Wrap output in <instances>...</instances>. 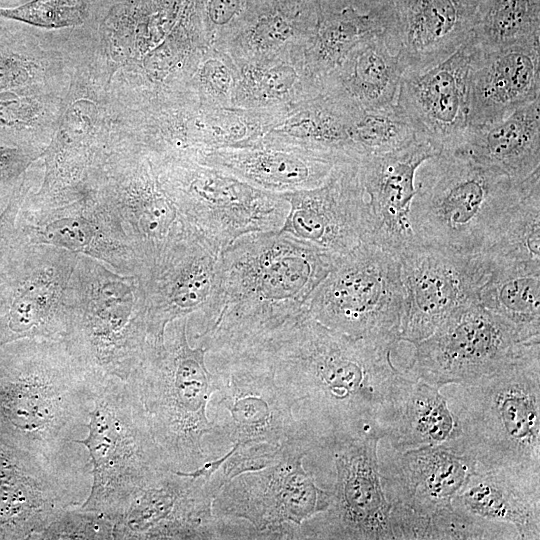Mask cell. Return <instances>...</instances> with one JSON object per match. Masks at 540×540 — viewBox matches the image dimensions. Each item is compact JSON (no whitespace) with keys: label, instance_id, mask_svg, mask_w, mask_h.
<instances>
[{"label":"cell","instance_id":"9a60e30c","mask_svg":"<svg viewBox=\"0 0 540 540\" xmlns=\"http://www.w3.org/2000/svg\"><path fill=\"white\" fill-rule=\"evenodd\" d=\"M221 250L194 231L175 243L151 269L147 284L148 342L164 344L168 323L195 314L198 340L217 318Z\"/></svg>","mask_w":540,"mask_h":540},{"label":"cell","instance_id":"484cf974","mask_svg":"<svg viewBox=\"0 0 540 540\" xmlns=\"http://www.w3.org/2000/svg\"><path fill=\"white\" fill-rule=\"evenodd\" d=\"M361 109L327 76L312 94L288 109L283 120L269 132L357 160L351 129Z\"/></svg>","mask_w":540,"mask_h":540},{"label":"cell","instance_id":"f35d334b","mask_svg":"<svg viewBox=\"0 0 540 540\" xmlns=\"http://www.w3.org/2000/svg\"><path fill=\"white\" fill-rule=\"evenodd\" d=\"M89 12V0H31L17 7H0V18L38 28L60 29L84 24Z\"/></svg>","mask_w":540,"mask_h":540},{"label":"cell","instance_id":"d6986e66","mask_svg":"<svg viewBox=\"0 0 540 540\" xmlns=\"http://www.w3.org/2000/svg\"><path fill=\"white\" fill-rule=\"evenodd\" d=\"M440 152L418 138L397 150L358 160L360 179L368 196L367 239L397 255L417 243L411 224L417 169Z\"/></svg>","mask_w":540,"mask_h":540},{"label":"cell","instance_id":"ba28073f","mask_svg":"<svg viewBox=\"0 0 540 540\" xmlns=\"http://www.w3.org/2000/svg\"><path fill=\"white\" fill-rule=\"evenodd\" d=\"M150 157L182 218L219 250L244 235L283 227L290 208L283 193L195 160Z\"/></svg>","mask_w":540,"mask_h":540},{"label":"cell","instance_id":"4fadbf2b","mask_svg":"<svg viewBox=\"0 0 540 540\" xmlns=\"http://www.w3.org/2000/svg\"><path fill=\"white\" fill-rule=\"evenodd\" d=\"M404 287L399 341L416 344L461 308L479 303L493 262L484 253L463 254L414 243L398 254Z\"/></svg>","mask_w":540,"mask_h":540},{"label":"cell","instance_id":"f1b7e54d","mask_svg":"<svg viewBox=\"0 0 540 540\" xmlns=\"http://www.w3.org/2000/svg\"><path fill=\"white\" fill-rule=\"evenodd\" d=\"M460 436L459 425L440 389L412 378L393 425L384 438L392 449L450 447Z\"/></svg>","mask_w":540,"mask_h":540},{"label":"cell","instance_id":"8992f818","mask_svg":"<svg viewBox=\"0 0 540 540\" xmlns=\"http://www.w3.org/2000/svg\"><path fill=\"white\" fill-rule=\"evenodd\" d=\"M187 327L188 318L172 321L164 344L149 346L127 380L169 467L183 471L208 461L207 409L219 385L216 373L206 365L208 348L200 343L190 346Z\"/></svg>","mask_w":540,"mask_h":540},{"label":"cell","instance_id":"b9f144b4","mask_svg":"<svg viewBox=\"0 0 540 540\" xmlns=\"http://www.w3.org/2000/svg\"><path fill=\"white\" fill-rule=\"evenodd\" d=\"M93 237L89 221L82 217H61L47 224L43 231L45 242L72 251L87 247Z\"/></svg>","mask_w":540,"mask_h":540},{"label":"cell","instance_id":"1f68e13d","mask_svg":"<svg viewBox=\"0 0 540 540\" xmlns=\"http://www.w3.org/2000/svg\"><path fill=\"white\" fill-rule=\"evenodd\" d=\"M394 539H518L509 524L486 520L452 504L428 515L392 506Z\"/></svg>","mask_w":540,"mask_h":540},{"label":"cell","instance_id":"4dcf8cb0","mask_svg":"<svg viewBox=\"0 0 540 540\" xmlns=\"http://www.w3.org/2000/svg\"><path fill=\"white\" fill-rule=\"evenodd\" d=\"M383 33L378 18L351 6L336 8L325 1L317 25L304 48L311 75L320 80L333 73L361 41Z\"/></svg>","mask_w":540,"mask_h":540},{"label":"cell","instance_id":"8d00e7d4","mask_svg":"<svg viewBox=\"0 0 540 540\" xmlns=\"http://www.w3.org/2000/svg\"><path fill=\"white\" fill-rule=\"evenodd\" d=\"M62 63L58 53L43 51L37 43L0 36V91L49 85Z\"/></svg>","mask_w":540,"mask_h":540},{"label":"cell","instance_id":"ab89813d","mask_svg":"<svg viewBox=\"0 0 540 540\" xmlns=\"http://www.w3.org/2000/svg\"><path fill=\"white\" fill-rule=\"evenodd\" d=\"M114 523L79 506L65 510L36 539H113Z\"/></svg>","mask_w":540,"mask_h":540},{"label":"cell","instance_id":"8fae6325","mask_svg":"<svg viewBox=\"0 0 540 540\" xmlns=\"http://www.w3.org/2000/svg\"><path fill=\"white\" fill-rule=\"evenodd\" d=\"M536 342L540 340H523L508 321L473 303L414 344L405 372L439 389L464 385L496 371Z\"/></svg>","mask_w":540,"mask_h":540},{"label":"cell","instance_id":"ffe728a7","mask_svg":"<svg viewBox=\"0 0 540 540\" xmlns=\"http://www.w3.org/2000/svg\"><path fill=\"white\" fill-rule=\"evenodd\" d=\"M349 159L268 132L248 146L207 151L195 161L259 189L287 193L322 185L338 163Z\"/></svg>","mask_w":540,"mask_h":540},{"label":"cell","instance_id":"6da1fadb","mask_svg":"<svg viewBox=\"0 0 540 540\" xmlns=\"http://www.w3.org/2000/svg\"><path fill=\"white\" fill-rule=\"evenodd\" d=\"M394 347L332 330L308 312L229 353L254 355L295 401L313 451L364 437L384 439L412 381Z\"/></svg>","mask_w":540,"mask_h":540},{"label":"cell","instance_id":"ee69618b","mask_svg":"<svg viewBox=\"0 0 540 540\" xmlns=\"http://www.w3.org/2000/svg\"><path fill=\"white\" fill-rule=\"evenodd\" d=\"M301 1H304L308 4H311V5H314V6H318V7H322L324 6V3L326 0H301Z\"/></svg>","mask_w":540,"mask_h":540},{"label":"cell","instance_id":"52a82bcc","mask_svg":"<svg viewBox=\"0 0 540 540\" xmlns=\"http://www.w3.org/2000/svg\"><path fill=\"white\" fill-rule=\"evenodd\" d=\"M86 447L91 487L80 508L118 521L136 495L169 467L144 409L127 381L98 376Z\"/></svg>","mask_w":540,"mask_h":540},{"label":"cell","instance_id":"7bdbcfd3","mask_svg":"<svg viewBox=\"0 0 540 540\" xmlns=\"http://www.w3.org/2000/svg\"><path fill=\"white\" fill-rule=\"evenodd\" d=\"M331 5L336 8L351 6L363 13L372 10L377 4L378 0H328Z\"/></svg>","mask_w":540,"mask_h":540},{"label":"cell","instance_id":"603a6c76","mask_svg":"<svg viewBox=\"0 0 540 540\" xmlns=\"http://www.w3.org/2000/svg\"><path fill=\"white\" fill-rule=\"evenodd\" d=\"M452 504L513 526L518 539H540V471L478 467Z\"/></svg>","mask_w":540,"mask_h":540},{"label":"cell","instance_id":"f6af8a7d","mask_svg":"<svg viewBox=\"0 0 540 540\" xmlns=\"http://www.w3.org/2000/svg\"><path fill=\"white\" fill-rule=\"evenodd\" d=\"M475 1H477V2H479V3H480V2L482 1V0H475Z\"/></svg>","mask_w":540,"mask_h":540},{"label":"cell","instance_id":"5bb4252c","mask_svg":"<svg viewBox=\"0 0 540 540\" xmlns=\"http://www.w3.org/2000/svg\"><path fill=\"white\" fill-rule=\"evenodd\" d=\"M381 439L364 437L333 447L334 483L328 508L306 521L300 539H394L392 504L379 468Z\"/></svg>","mask_w":540,"mask_h":540},{"label":"cell","instance_id":"7c38bea8","mask_svg":"<svg viewBox=\"0 0 540 540\" xmlns=\"http://www.w3.org/2000/svg\"><path fill=\"white\" fill-rule=\"evenodd\" d=\"M222 458L189 470L168 469L141 490L113 525V539H226L213 501L223 484Z\"/></svg>","mask_w":540,"mask_h":540},{"label":"cell","instance_id":"74e56055","mask_svg":"<svg viewBox=\"0 0 540 540\" xmlns=\"http://www.w3.org/2000/svg\"><path fill=\"white\" fill-rule=\"evenodd\" d=\"M238 77L234 60L226 52L209 46L192 69L185 90L204 105L232 107Z\"/></svg>","mask_w":540,"mask_h":540},{"label":"cell","instance_id":"d6a6232c","mask_svg":"<svg viewBox=\"0 0 540 540\" xmlns=\"http://www.w3.org/2000/svg\"><path fill=\"white\" fill-rule=\"evenodd\" d=\"M47 86L0 91V142L29 144L37 138H53L64 97Z\"/></svg>","mask_w":540,"mask_h":540},{"label":"cell","instance_id":"4316f807","mask_svg":"<svg viewBox=\"0 0 540 540\" xmlns=\"http://www.w3.org/2000/svg\"><path fill=\"white\" fill-rule=\"evenodd\" d=\"M232 107L288 110L320 84L309 72L304 49L237 65Z\"/></svg>","mask_w":540,"mask_h":540},{"label":"cell","instance_id":"277c9868","mask_svg":"<svg viewBox=\"0 0 540 540\" xmlns=\"http://www.w3.org/2000/svg\"><path fill=\"white\" fill-rule=\"evenodd\" d=\"M522 182L464 153L441 151L420 166L415 184L410 219L416 242L484 253L520 199Z\"/></svg>","mask_w":540,"mask_h":540},{"label":"cell","instance_id":"30bf717a","mask_svg":"<svg viewBox=\"0 0 540 540\" xmlns=\"http://www.w3.org/2000/svg\"><path fill=\"white\" fill-rule=\"evenodd\" d=\"M309 454L307 444L295 443L274 464L223 484L213 514L227 524L230 539H300L302 525L331 501L330 491L304 467Z\"/></svg>","mask_w":540,"mask_h":540},{"label":"cell","instance_id":"7402d4cb","mask_svg":"<svg viewBox=\"0 0 540 540\" xmlns=\"http://www.w3.org/2000/svg\"><path fill=\"white\" fill-rule=\"evenodd\" d=\"M538 98L540 39L494 50L480 49L474 43L468 127L499 121Z\"/></svg>","mask_w":540,"mask_h":540},{"label":"cell","instance_id":"ac0fdd59","mask_svg":"<svg viewBox=\"0 0 540 540\" xmlns=\"http://www.w3.org/2000/svg\"><path fill=\"white\" fill-rule=\"evenodd\" d=\"M474 50L471 34L448 58L402 76L396 104L416 129L418 138L439 152L460 142L469 114V71Z\"/></svg>","mask_w":540,"mask_h":540},{"label":"cell","instance_id":"9c48e42d","mask_svg":"<svg viewBox=\"0 0 540 540\" xmlns=\"http://www.w3.org/2000/svg\"><path fill=\"white\" fill-rule=\"evenodd\" d=\"M403 307L398 255L370 242L338 256L307 302L308 314L322 325L392 347L400 342Z\"/></svg>","mask_w":540,"mask_h":540},{"label":"cell","instance_id":"83f0119b","mask_svg":"<svg viewBox=\"0 0 540 540\" xmlns=\"http://www.w3.org/2000/svg\"><path fill=\"white\" fill-rule=\"evenodd\" d=\"M403 74L398 56L379 33L358 43L328 76L362 109H377L396 103Z\"/></svg>","mask_w":540,"mask_h":540},{"label":"cell","instance_id":"836d02e7","mask_svg":"<svg viewBox=\"0 0 540 540\" xmlns=\"http://www.w3.org/2000/svg\"><path fill=\"white\" fill-rule=\"evenodd\" d=\"M484 254L493 264L540 263V169L523 180L520 199Z\"/></svg>","mask_w":540,"mask_h":540},{"label":"cell","instance_id":"d4e9b609","mask_svg":"<svg viewBox=\"0 0 540 540\" xmlns=\"http://www.w3.org/2000/svg\"><path fill=\"white\" fill-rule=\"evenodd\" d=\"M452 150L524 180L540 169V98L499 121L467 127Z\"/></svg>","mask_w":540,"mask_h":540},{"label":"cell","instance_id":"2e32d148","mask_svg":"<svg viewBox=\"0 0 540 540\" xmlns=\"http://www.w3.org/2000/svg\"><path fill=\"white\" fill-rule=\"evenodd\" d=\"M475 0H378L368 11L405 72L420 71L452 55L472 33Z\"/></svg>","mask_w":540,"mask_h":540},{"label":"cell","instance_id":"f546056e","mask_svg":"<svg viewBox=\"0 0 540 540\" xmlns=\"http://www.w3.org/2000/svg\"><path fill=\"white\" fill-rule=\"evenodd\" d=\"M479 303L512 324L523 340H540V263L493 264Z\"/></svg>","mask_w":540,"mask_h":540},{"label":"cell","instance_id":"3957f363","mask_svg":"<svg viewBox=\"0 0 540 540\" xmlns=\"http://www.w3.org/2000/svg\"><path fill=\"white\" fill-rule=\"evenodd\" d=\"M211 359L219 385L208 404L204 448L208 460L224 457L219 472L225 482L274 464L295 443L312 451L295 401L269 364L243 352H215Z\"/></svg>","mask_w":540,"mask_h":540},{"label":"cell","instance_id":"7a4b0ae2","mask_svg":"<svg viewBox=\"0 0 540 540\" xmlns=\"http://www.w3.org/2000/svg\"><path fill=\"white\" fill-rule=\"evenodd\" d=\"M337 257L281 231L236 239L221 252L217 318L199 343L233 352L281 328L307 311Z\"/></svg>","mask_w":540,"mask_h":540},{"label":"cell","instance_id":"cb8c5ba5","mask_svg":"<svg viewBox=\"0 0 540 540\" xmlns=\"http://www.w3.org/2000/svg\"><path fill=\"white\" fill-rule=\"evenodd\" d=\"M323 8L300 0H259L219 46L240 65L304 49Z\"/></svg>","mask_w":540,"mask_h":540},{"label":"cell","instance_id":"60d3db41","mask_svg":"<svg viewBox=\"0 0 540 540\" xmlns=\"http://www.w3.org/2000/svg\"><path fill=\"white\" fill-rule=\"evenodd\" d=\"M259 0H200L203 25L211 46L219 47Z\"/></svg>","mask_w":540,"mask_h":540},{"label":"cell","instance_id":"e0dca14e","mask_svg":"<svg viewBox=\"0 0 540 540\" xmlns=\"http://www.w3.org/2000/svg\"><path fill=\"white\" fill-rule=\"evenodd\" d=\"M283 194L290 208L279 231L336 256L366 242V195L358 160L338 163L318 187Z\"/></svg>","mask_w":540,"mask_h":540},{"label":"cell","instance_id":"e575fe53","mask_svg":"<svg viewBox=\"0 0 540 540\" xmlns=\"http://www.w3.org/2000/svg\"><path fill=\"white\" fill-rule=\"evenodd\" d=\"M471 37L483 50L540 39V0H482Z\"/></svg>","mask_w":540,"mask_h":540},{"label":"cell","instance_id":"d590c367","mask_svg":"<svg viewBox=\"0 0 540 540\" xmlns=\"http://www.w3.org/2000/svg\"><path fill=\"white\" fill-rule=\"evenodd\" d=\"M418 139L415 127L395 103L377 109H361L351 129L357 160L402 148Z\"/></svg>","mask_w":540,"mask_h":540},{"label":"cell","instance_id":"44dd1931","mask_svg":"<svg viewBox=\"0 0 540 540\" xmlns=\"http://www.w3.org/2000/svg\"><path fill=\"white\" fill-rule=\"evenodd\" d=\"M379 468L392 506L428 515L452 505L478 464L466 454L438 445L392 449L379 456Z\"/></svg>","mask_w":540,"mask_h":540},{"label":"cell","instance_id":"5b68a950","mask_svg":"<svg viewBox=\"0 0 540 540\" xmlns=\"http://www.w3.org/2000/svg\"><path fill=\"white\" fill-rule=\"evenodd\" d=\"M448 403L460 430L448 448L482 469L540 471V342L496 371L457 385Z\"/></svg>","mask_w":540,"mask_h":540}]
</instances>
